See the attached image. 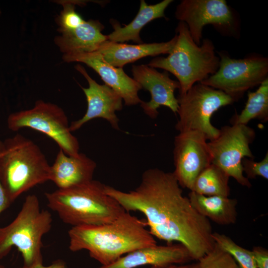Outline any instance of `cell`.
<instances>
[{"mask_svg": "<svg viewBox=\"0 0 268 268\" xmlns=\"http://www.w3.org/2000/svg\"><path fill=\"white\" fill-rule=\"evenodd\" d=\"M63 59L66 62H81L93 68L105 84L121 96L125 105L130 106L141 103L138 94L141 89L140 85L128 76L123 68L106 63L96 51L64 54Z\"/></svg>", "mask_w": 268, "mask_h": 268, "instance_id": "obj_16", "label": "cell"}, {"mask_svg": "<svg viewBox=\"0 0 268 268\" xmlns=\"http://www.w3.org/2000/svg\"><path fill=\"white\" fill-rule=\"evenodd\" d=\"M75 68L84 76L89 84L88 88L81 87L86 96L87 109L81 118L71 123L70 131H77L85 123L96 118L105 119L113 129L119 130V120L116 113L123 108L122 98L106 84L97 83L81 65H76Z\"/></svg>", "mask_w": 268, "mask_h": 268, "instance_id": "obj_15", "label": "cell"}, {"mask_svg": "<svg viewBox=\"0 0 268 268\" xmlns=\"http://www.w3.org/2000/svg\"><path fill=\"white\" fill-rule=\"evenodd\" d=\"M0 157V181L11 201L50 181V167L39 146L20 134L6 139Z\"/></svg>", "mask_w": 268, "mask_h": 268, "instance_id": "obj_5", "label": "cell"}, {"mask_svg": "<svg viewBox=\"0 0 268 268\" xmlns=\"http://www.w3.org/2000/svg\"><path fill=\"white\" fill-rule=\"evenodd\" d=\"M252 252L257 268H268V251L261 246H255Z\"/></svg>", "mask_w": 268, "mask_h": 268, "instance_id": "obj_27", "label": "cell"}, {"mask_svg": "<svg viewBox=\"0 0 268 268\" xmlns=\"http://www.w3.org/2000/svg\"><path fill=\"white\" fill-rule=\"evenodd\" d=\"M7 124L12 131L28 128L47 135L67 155L79 153V142L70 131L67 117L56 104L38 100L30 109L10 114Z\"/></svg>", "mask_w": 268, "mask_h": 268, "instance_id": "obj_8", "label": "cell"}, {"mask_svg": "<svg viewBox=\"0 0 268 268\" xmlns=\"http://www.w3.org/2000/svg\"><path fill=\"white\" fill-rule=\"evenodd\" d=\"M145 226V221L125 211L107 224L72 227L68 232L69 249L86 250L101 266H107L124 255L157 245Z\"/></svg>", "mask_w": 268, "mask_h": 268, "instance_id": "obj_2", "label": "cell"}, {"mask_svg": "<svg viewBox=\"0 0 268 268\" xmlns=\"http://www.w3.org/2000/svg\"><path fill=\"white\" fill-rule=\"evenodd\" d=\"M207 139L196 131L179 132L174 141L173 172L181 188L192 191L198 176L211 164Z\"/></svg>", "mask_w": 268, "mask_h": 268, "instance_id": "obj_13", "label": "cell"}, {"mask_svg": "<svg viewBox=\"0 0 268 268\" xmlns=\"http://www.w3.org/2000/svg\"><path fill=\"white\" fill-rule=\"evenodd\" d=\"M219 130L218 136L207 142L211 164L219 167L241 186L250 188L252 184L244 175L242 161L245 157L255 158L250 145L256 137L255 131L242 124L225 126Z\"/></svg>", "mask_w": 268, "mask_h": 268, "instance_id": "obj_10", "label": "cell"}, {"mask_svg": "<svg viewBox=\"0 0 268 268\" xmlns=\"http://www.w3.org/2000/svg\"><path fill=\"white\" fill-rule=\"evenodd\" d=\"M192 260L189 251L183 245L172 243L136 250L110 265L98 268H135L145 265L164 267L185 264Z\"/></svg>", "mask_w": 268, "mask_h": 268, "instance_id": "obj_17", "label": "cell"}, {"mask_svg": "<svg viewBox=\"0 0 268 268\" xmlns=\"http://www.w3.org/2000/svg\"><path fill=\"white\" fill-rule=\"evenodd\" d=\"M150 268H198V264L197 263L183 265H171L164 267L151 266Z\"/></svg>", "mask_w": 268, "mask_h": 268, "instance_id": "obj_30", "label": "cell"}, {"mask_svg": "<svg viewBox=\"0 0 268 268\" xmlns=\"http://www.w3.org/2000/svg\"><path fill=\"white\" fill-rule=\"evenodd\" d=\"M20 268H67V267L66 265V263L63 260H57L47 266H45L43 265H40L30 268L22 267Z\"/></svg>", "mask_w": 268, "mask_h": 268, "instance_id": "obj_29", "label": "cell"}, {"mask_svg": "<svg viewBox=\"0 0 268 268\" xmlns=\"http://www.w3.org/2000/svg\"><path fill=\"white\" fill-rule=\"evenodd\" d=\"M176 31L177 40L168 56L154 58L147 65L173 74L180 85L179 94L182 95L196 83L214 74L218 69L220 58L209 39H203L198 45L185 22L179 21Z\"/></svg>", "mask_w": 268, "mask_h": 268, "instance_id": "obj_4", "label": "cell"}, {"mask_svg": "<svg viewBox=\"0 0 268 268\" xmlns=\"http://www.w3.org/2000/svg\"><path fill=\"white\" fill-rule=\"evenodd\" d=\"M177 99L179 119L176 130L198 131L209 141L216 138L220 132L211 124L213 114L221 107L236 102L222 91L201 82L194 84L185 94H179Z\"/></svg>", "mask_w": 268, "mask_h": 268, "instance_id": "obj_7", "label": "cell"}, {"mask_svg": "<svg viewBox=\"0 0 268 268\" xmlns=\"http://www.w3.org/2000/svg\"><path fill=\"white\" fill-rule=\"evenodd\" d=\"M0 268H6L5 267H4V266H2L1 265H0Z\"/></svg>", "mask_w": 268, "mask_h": 268, "instance_id": "obj_32", "label": "cell"}, {"mask_svg": "<svg viewBox=\"0 0 268 268\" xmlns=\"http://www.w3.org/2000/svg\"><path fill=\"white\" fill-rule=\"evenodd\" d=\"M11 203L12 202L0 181V214L7 209Z\"/></svg>", "mask_w": 268, "mask_h": 268, "instance_id": "obj_28", "label": "cell"}, {"mask_svg": "<svg viewBox=\"0 0 268 268\" xmlns=\"http://www.w3.org/2000/svg\"><path fill=\"white\" fill-rule=\"evenodd\" d=\"M188 198L193 207L201 214L217 224L228 225L237 220L235 199L220 196H206L191 191Z\"/></svg>", "mask_w": 268, "mask_h": 268, "instance_id": "obj_21", "label": "cell"}, {"mask_svg": "<svg viewBox=\"0 0 268 268\" xmlns=\"http://www.w3.org/2000/svg\"><path fill=\"white\" fill-rule=\"evenodd\" d=\"M243 172L249 180L255 179L257 176L266 180L268 179V153L260 161H256L253 158L245 157L242 161Z\"/></svg>", "mask_w": 268, "mask_h": 268, "instance_id": "obj_26", "label": "cell"}, {"mask_svg": "<svg viewBox=\"0 0 268 268\" xmlns=\"http://www.w3.org/2000/svg\"><path fill=\"white\" fill-rule=\"evenodd\" d=\"M83 2L63 0V10L58 18L61 35L55 41L64 54L96 51L108 40L102 33L104 26L98 20H84L75 10V5Z\"/></svg>", "mask_w": 268, "mask_h": 268, "instance_id": "obj_11", "label": "cell"}, {"mask_svg": "<svg viewBox=\"0 0 268 268\" xmlns=\"http://www.w3.org/2000/svg\"><path fill=\"white\" fill-rule=\"evenodd\" d=\"M173 1L172 0H164L155 4L148 5L144 0H141L138 11L129 24L122 27L117 21L110 20L114 30L107 35L108 40L117 43L132 41L137 44H142L139 36L141 30L154 19L165 18V10Z\"/></svg>", "mask_w": 268, "mask_h": 268, "instance_id": "obj_20", "label": "cell"}, {"mask_svg": "<svg viewBox=\"0 0 268 268\" xmlns=\"http://www.w3.org/2000/svg\"><path fill=\"white\" fill-rule=\"evenodd\" d=\"M52 217L47 210L41 209L38 198L28 195L15 219L0 227V260L7 256L13 247L21 253L22 267L43 265V236L52 227Z\"/></svg>", "mask_w": 268, "mask_h": 268, "instance_id": "obj_6", "label": "cell"}, {"mask_svg": "<svg viewBox=\"0 0 268 268\" xmlns=\"http://www.w3.org/2000/svg\"><path fill=\"white\" fill-rule=\"evenodd\" d=\"M212 237L216 244L232 256L240 268H257L252 251L238 245L225 234L213 232Z\"/></svg>", "mask_w": 268, "mask_h": 268, "instance_id": "obj_24", "label": "cell"}, {"mask_svg": "<svg viewBox=\"0 0 268 268\" xmlns=\"http://www.w3.org/2000/svg\"><path fill=\"white\" fill-rule=\"evenodd\" d=\"M105 190L126 211L142 213L154 237L167 244L175 241L183 245L193 260L198 261L213 249L210 220L183 195L173 172L149 168L134 190L125 192L108 185Z\"/></svg>", "mask_w": 268, "mask_h": 268, "instance_id": "obj_1", "label": "cell"}, {"mask_svg": "<svg viewBox=\"0 0 268 268\" xmlns=\"http://www.w3.org/2000/svg\"><path fill=\"white\" fill-rule=\"evenodd\" d=\"M177 40V35L167 42L142 43L136 45L117 43L107 40L96 51L108 64L123 68L129 64L147 56L169 54Z\"/></svg>", "mask_w": 268, "mask_h": 268, "instance_id": "obj_19", "label": "cell"}, {"mask_svg": "<svg viewBox=\"0 0 268 268\" xmlns=\"http://www.w3.org/2000/svg\"><path fill=\"white\" fill-rule=\"evenodd\" d=\"M105 185L92 180L75 187L45 193L47 205L72 227L100 225L113 221L126 210L105 192Z\"/></svg>", "mask_w": 268, "mask_h": 268, "instance_id": "obj_3", "label": "cell"}, {"mask_svg": "<svg viewBox=\"0 0 268 268\" xmlns=\"http://www.w3.org/2000/svg\"><path fill=\"white\" fill-rule=\"evenodd\" d=\"M229 178L219 167L210 164L197 178L191 191L206 196L228 197Z\"/></svg>", "mask_w": 268, "mask_h": 268, "instance_id": "obj_23", "label": "cell"}, {"mask_svg": "<svg viewBox=\"0 0 268 268\" xmlns=\"http://www.w3.org/2000/svg\"><path fill=\"white\" fill-rule=\"evenodd\" d=\"M254 119L264 122L268 120V78L265 80L254 92L248 91L244 108L231 118V125H247Z\"/></svg>", "mask_w": 268, "mask_h": 268, "instance_id": "obj_22", "label": "cell"}, {"mask_svg": "<svg viewBox=\"0 0 268 268\" xmlns=\"http://www.w3.org/2000/svg\"><path fill=\"white\" fill-rule=\"evenodd\" d=\"M198 261V268H240L232 256L216 243L211 251Z\"/></svg>", "mask_w": 268, "mask_h": 268, "instance_id": "obj_25", "label": "cell"}, {"mask_svg": "<svg viewBox=\"0 0 268 268\" xmlns=\"http://www.w3.org/2000/svg\"><path fill=\"white\" fill-rule=\"evenodd\" d=\"M219 57L218 70L201 83L222 91L236 101L268 78L267 57L254 55L236 59L223 52Z\"/></svg>", "mask_w": 268, "mask_h": 268, "instance_id": "obj_9", "label": "cell"}, {"mask_svg": "<svg viewBox=\"0 0 268 268\" xmlns=\"http://www.w3.org/2000/svg\"><path fill=\"white\" fill-rule=\"evenodd\" d=\"M5 151V146L3 141L0 140V157Z\"/></svg>", "mask_w": 268, "mask_h": 268, "instance_id": "obj_31", "label": "cell"}, {"mask_svg": "<svg viewBox=\"0 0 268 268\" xmlns=\"http://www.w3.org/2000/svg\"><path fill=\"white\" fill-rule=\"evenodd\" d=\"M175 15L187 24L198 45L201 44L203 29L207 24L226 34H231L238 26L237 18L225 0H183Z\"/></svg>", "mask_w": 268, "mask_h": 268, "instance_id": "obj_12", "label": "cell"}, {"mask_svg": "<svg viewBox=\"0 0 268 268\" xmlns=\"http://www.w3.org/2000/svg\"><path fill=\"white\" fill-rule=\"evenodd\" d=\"M96 168L95 162L85 154L70 156L60 149L50 167V181L60 189L75 187L92 180Z\"/></svg>", "mask_w": 268, "mask_h": 268, "instance_id": "obj_18", "label": "cell"}, {"mask_svg": "<svg viewBox=\"0 0 268 268\" xmlns=\"http://www.w3.org/2000/svg\"><path fill=\"white\" fill-rule=\"evenodd\" d=\"M132 71L133 78L141 89L150 94V101H142L140 104L146 115L155 119L159 114L158 109L161 106L168 107L175 114H177L179 104L175 91L180 88L178 81L170 78L167 71L159 72L147 65L133 66Z\"/></svg>", "mask_w": 268, "mask_h": 268, "instance_id": "obj_14", "label": "cell"}]
</instances>
